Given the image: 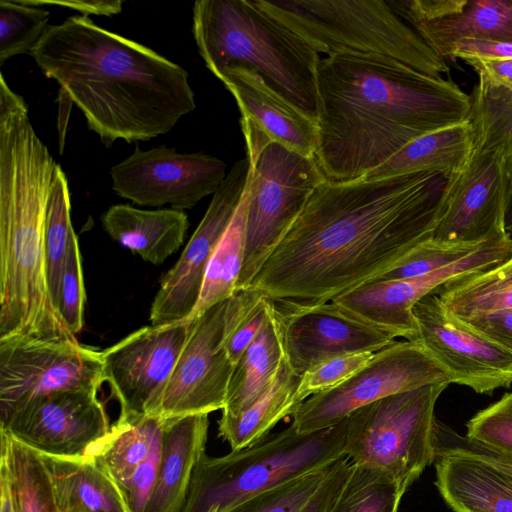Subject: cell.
I'll return each mask as SVG.
<instances>
[{"label": "cell", "instance_id": "cell-1", "mask_svg": "<svg viewBox=\"0 0 512 512\" xmlns=\"http://www.w3.org/2000/svg\"><path fill=\"white\" fill-rule=\"evenodd\" d=\"M447 177L325 180L250 289L273 301L326 303L368 283L433 237Z\"/></svg>", "mask_w": 512, "mask_h": 512}, {"label": "cell", "instance_id": "cell-2", "mask_svg": "<svg viewBox=\"0 0 512 512\" xmlns=\"http://www.w3.org/2000/svg\"><path fill=\"white\" fill-rule=\"evenodd\" d=\"M316 159L330 182L360 180L411 141L469 121L470 95L396 59L355 52L321 58Z\"/></svg>", "mask_w": 512, "mask_h": 512}, {"label": "cell", "instance_id": "cell-3", "mask_svg": "<svg viewBox=\"0 0 512 512\" xmlns=\"http://www.w3.org/2000/svg\"><path fill=\"white\" fill-rule=\"evenodd\" d=\"M30 55L106 147L166 134L196 107L185 69L88 16L50 25Z\"/></svg>", "mask_w": 512, "mask_h": 512}, {"label": "cell", "instance_id": "cell-4", "mask_svg": "<svg viewBox=\"0 0 512 512\" xmlns=\"http://www.w3.org/2000/svg\"><path fill=\"white\" fill-rule=\"evenodd\" d=\"M24 99L0 76V339H76L52 305L45 218L57 169Z\"/></svg>", "mask_w": 512, "mask_h": 512}, {"label": "cell", "instance_id": "cell-5", "mask_svg": "<svg viewBox=\"0 0 512 512\" xmlns=\"http://www.w3.org/2000/svg\"><path fill=\"white\" fill-rule=\"evenodd\" d=\"M192 21L198 52L212 74L248 68L317 122L321 57L304 39L253 0H198Z\"/></svg>", "mask_w": 512, "mask_h": 512}, {"label": "cell", "instance_id": "cell-6", "mask_svg": "<svg viewBox=\"0 0 512 512\" xmlns=\"http://www.w3.org/2000/svg\"><path fill=\"white\" fill-rule=\"evenodd\" d=\"M347 418L326 429L299 433L290 425L239 451L206 453L193 473L182 512L226 510L245 499L306 473L331 466L345 455Z\"/></svg>", "mask_w": 512, "mask_h": 512}, {"label": "cell", "instance_id": "cell-7", "mask_svg": "<svg viewBox=\"0 0 512 512\" xmlns=\"http://www.w3.org/2000/svg\"><path fill=\"white\" fill-rule=\"evenodd\" d=\"M255 3L319 54H377L433 77L449 72L446 61L393 11L387 1L255 0Z\"/></svg>", "mask_w": 512, "mask_h": 512}, {"label": "cell", "instance_id": "cell-8", "mask_svg": "<svg viewBox=\"0 0 512 512\" xmlns=\"http://www.w3.org/2000/svg\"><path fill=\"white\" fill-rule=\"evenodd\" d=\"M449 383L390 395L347 418L345 455L409 488L434 463L436 402Z\"/></svg>", "mask_w": 512, "mask_h": 512}, {"label": "cell", "instance_id": "cell-9", "mask_svg": "<svg viewBox=\"0 0 512 512\" xmlns=\"http://www.w3.org/2000/svg\"><path fill=\"white\" fill-rule=\"evenodd\" d=\"M247 155L245 250L237 291L250 288L314 190L326 180L316 157L277 142L247 149Z\"/></svg>", "mask_w": 512, "mask_h": 512}, {"label": "cell", "instance_id": "cell-10", "mask_svg": "<svg viewBox=\"0 0 512 512\" xmlns=\"http://www.w3.org/2000/svg\"><path fill=\"white\" fill-rule=\"evenodd\" d=\"M449 383L442 367L416 341H394L342 384L306 399L292 415L299 433L334 426L357 409L429 384Z\"/></svg>", "mask_w": 512, "mask_h": 512}, {"label": "cell", "instance_id": "cell-11", "mask_svg": "<svg viewBox=\"0 0 512 512\" xmlns=\"http://www.w3.org/2000/svg\"><path fill=\"white\" fill-rule=\"evenodd\" d=\"M104 381L102 352L76 339H0V414L39 395L99 390Z\"/></svg>", "mask_w": 512, "mask_h": 512}, {"label": "cell", "instance_id": "cell-12", "mask_svg": "<svg viewBox=\"0 0 512 512\" xmlns=\"http://www.w3.org/2000/svg\"><path fill=\"white\" fill-rule=\"evenodd\" d=\"M512 256V237L495 231L473 252L430 274L411 279L366 283L331 301L353 317L407 341L417 338L413 307L441 285L487 270Z\"/></svg>", "mask_w": 512, "mask_h": 512}, {"label": "cell", "instance_id": "cell-13", "mask_svg": "<svg viewBox=\"0 0 512 512\" xmlns=\"http://www.w3.org/2000/svg\"><path fill=\"white\" fill-rule=\"evenodd\" d=\"M226 164L203 152L180 153L165 145L134 152L111 167L112 190L139 206L182 210L214 194L227 176Z\"/></svg>", "mask_w": 512, "mask_h": 512}, {"label": "cell", "instance_id": "cell-14", "mask_svg": "<svg viewBox=\"0 0 512 512\" xmlns=\"http://www.w3.org/2000/svg\"><path fill=\"white\" fill-rule=\"evenodd\" d=\"M416 342L445 371L450 384L492 394L512 384V353L480 334L432 293L413 307Z\"/></svg>", "mask_w": 512, "mask_h": 512}, {"label": "cell", "instance_id": "cell-15", "mask_svg": "<svg viewBox=\"0 0 512 512\" xmlns=\"http://www.w3.org/2000/svg\"><path fill=\"white\" fill-rule=\"evenodd\" d=\"M97 394L69 390L32 397L0 414V429L41 454L83 458L111 428Z\"/></svg>", "mask_w": 512, "mask_h": 512}, {"label": "cell", "instance_id": "cell-16", "mask_svg": "<svg viewBox=\"0 0 512 512\" xmlns=\"http://www.w3.org/2000/svg\"><path fill=\"white\" fill-rule=\"evenodd\" d=\"M227 300L195 318L163 392L146 415L169 419L224 408L234 369L223 344Z\"/></svg>", "mask_w": 512, "mask_h": 512}, {"label": "cell", "instance_id": "cell-17", "mask_svg": "<svg viewBox=\"0 0 512 512\" xmlns=\"http://www.w3.org/2000/svg\"><path fill=\"white\" fill-rule=\"evenodd\" d=\"M196 319L142 327L102 351L104 380L121 417L143 415L163 392Z\"/></svg>", "mask_w": 512, "mask_h": 512}, {"label": "cell", "instance_id": "cell-18", "mask_svg": "<svg viewBox=\"0 0 512 512\" xmlns=\"http://www.w3.org/2000/svg\"><path fill=\"white\" fill-rule=\"evenodd\" d=\"M250 173L248 155L238 160L212 200L184 251L164 275L150 309L151 325L188 319L200 298L209 261L244 196Z\"/></svg>", "mask_w": 512, "mask_h": 512}, {"label": "cell", "instance_id": "cell-19", "mask_svg": "<svg viewBox=\"0 0 512 512\" xmlns=\"http://www.w3.org/2000/svg\"><path fill=\"white\" fill-rule=\"evenodd\" d=\"M272 304L285 358L299 376L326 360L375 353L395 341L390 333L353 317L332 301L272 300Z\"/></svg>", "mask_w": 512, "mask_h": 512}, {"label": "cell", "instance_id": "cell-20", "mask_svg": "<svg viewBox=\"0 0 512 512\" xmlns=\"http://www.w3.org/2000/svg\"><path fill=\"white\" fill-rule=\"evenodd\" d=\"M507 176L503 146L474 150L468 162L447 177L435 239L479 243L505 228Z\"/></svg>", "mask_w": 512, "mask_h": 512}, {"label": "cell", "instance_id": "cell-21", "mask_svg": "<svg viewBox=\"0 0 512 512\" xmlns=\"http://www.w3.org/2000/svg\"><path fill=\"white\" fill-rule=\"evenodd\" d=\"M443 60L462 40L512 43V0H388Z\"/></svg>", "mask_w": 512, "mask_h": 512}, {"label": "cell", "instance_id": "cell-22", "mask_svg": "<svg viewBox=\"0 0 512 512\" xmlns=\"http://www.w3.org/2000/svg\"><path fill=\"white\" fill-rule=\"evenodd\" d=\"M216 77L238 104L241 128L302 155L315 157L317 122L271 89L257 73L236 67L226 69Z\"/></svg>", "mask_w": 512, "mask_h": 512}, {"label": "cell", "instance_id": "cell-23", "mask_svg": "<svg viewBox=\"0 0 512 512\" xmlns=\"http://www.w3.org/2000/svg\"><path fill=\"white\" fill-rule=\"evenodd\" d=\"M208 428V414L163 419L159 473L144 512H182Z\"/></svg>", "mask_w": 512, "mask_h": 512}, {"label": "cell", "instance_id": "cell-24", "mask_svg": "<svg viewBox=\"0 0 512 512\" xmlns=\"http://www.w3.org/2000/svg\"><path fill=\"white\" fill-rule=\"evenodd\" d=\"M104 230L121 246L152 264H162L183 244L189 221L182 210L109 207L101 216Z\"/></svg>", "mask_w": 512, "mask_h": 512}, {"label": "cell", "instance_id": "cell-25", "mask_svg": "<svg viewBox=\"0 0 512 512\" xmlns=\"http://www.w3.org/2000/svg\"><path fill=\"white\" fill-rule=\"evenodd\" d=\"M435 485L454 512H512V481L484 462L436 454Z\"/></svg>", "mask_w": 512, "mask_h": 512}, {"label": "cell", "instance_id": "cell-26", "mask_svg": "<svg viewBox=\"0 0 512 512\" xmlns=\"http://www.w3.org/2000/svg\"><path fill=\"white\" fill-rule=\"evenodd\" d=\"M42 455L57 512H131L123 491L96 458Z\"/></svg>", "mask_w": 512, "mask_h": 512}, {"label": "cell", "instance_id": "cell-27", "mask_svg": "<svg viewBox=\"0 0 512 512\" xmlns=\"http://www.w3.org/2000/svg\"><path fill=\"white\" fill-rule=\"evenodd\" d=\"M474 151V131L469 121L427 133L400 149L360 180L434 172H458Z\"/></svg>", "mask_w": 512, "mask_h": 512}, {"label": "cell", "instance_id": "cell-28", "mask_svg": "<svg viewBox=\"0 0 512 512\" xmlns=\"http://www.w3.org/2000/svg\"><path fill=\"white\" fill-rule=\"evenodd\" d=\"M300 378L284 357L270 386L250 407L237 416H221L218 433L231 451L258 443L279 421L295 413L303 403L298 395Z\"/></svg>", "mask_w": 512, "mask_h": 512}, {"label": "cell", "instance_id": "cell-29", "mask_svg": "<svg viewBox=\"0 0 512 512\" xmlns=\"http://www.w3.org/2000/svg\"><path fill=\"white\" fill-rule=\"evenodd\" d=\"M284 357L270 299L262 328L234 365L221 416H237L250 407L270 386Z\"/></svg>", "mask_w": 512, "mask_h": 512}, {"label": "cell", "instance_id": "cell-30", "mask_svg": "<svg viewBox=\"0 0 512 512\" xmlns=\"http://www.w3.org/2000/svg\"><path fill=\"white\" fill-rule=\"evenodd\" d=\"M162 421L159 417L146 414L119 416L109 433L92 446L85 456L96 458L124 491L136 469L147 457Z\"/></svg>", "mask_w": 512, "mask_h": 512}, {"label": "cell", "instance_id": "cell-31", "mask_svg": "<svg viewBox=\"0 0 512 512\" xmlns=\"http://www.w3.org/2000/svg\"><path fill=\"white\" fill-rule=\"evenodd\" d=\"M433 293L460 318L512 308V256L495 267L453 279Z\"/></svg>", "mask_w": 512, "mask_h": 512}, {"label": "cell", "instance_id": "cell-32", "mask_svg": "<svg viewBox=\"0 0 512 512\" xmlns=\"http://www.w3.org/2000/svg\"><path fill=\"white\" fill-rule=\"evenodd\" d=\"M1 453L10 475L16 512H57L51 476L41 453L0 429Z\"/></svg>", "mask_w": 512, "mask_h": 512}, {"label": "cell", "instance_id": "cell-33", "mask_svg": "<svg viewBox=\"0 0 512 512\" xmlns=\"http://www.w3.org/2000/svg\"><path fill=\"white\" fill-rule=\"evenodd\" d=\"M247 199L248 183L242 201L209 261L200 298L188 319L198 318L237 292L245 250Z\"/></svg>", "mask_w": 512, "mask_h": 512}, {"label": "cell", "instance_id": "cell-34", "mask_svg": "<svg viewBox=\"0 0 512 512\" xmlns=\"http://www.w3.org/2000/svg\"><path fill=\"white\" fill-rule=\"evenodd\" d=\"M73 232L68 181L58 165L48 197L44 234L48 289L57 313L64 258Z\"/></svg>", "mask_w": 512, "mask_h": 512}, {"label": "cell", "instance_id": "cell-35", "mask_svg": "<svg viewBox=\"0 0 512 512\" xmlns=\"http://www.w3.org/2000/svg\"><path fill=\"white\" fill-rule=\"evenodd\" d=\"M407 490L382 471L352 463L331 512H398Z\"/></svg>", "mask_w": 512, "mask_h": 512}, {"label": "cell", "instance_id": "cell-36", "mask_svg": "<svg viewBox=\"0 0 512 512\" xmlns=\"http://www.w3.org/2000/svg\"><path fill=\"white\" fill-rule=\"evenodd\" d=\"M470 98L474 150L502 146L512 136V97L478 80Z\"/></svg>", "mask_w": 512, "mask_h": 512}, {"label": "cell", "instance_id": "cell-37", "mask_svg": "<svg viewBox=\"0 0 512 512\" xmlns=\"http://www.w3.org/2000/svg\"><path fill=\"white\" fill-rule=\"evenodd\" d=\"M50 13L23 0L0 1V64L33 50L46 30Z\"/></svg>", "mask_w": 512, "mask_h": 512}, {"label": "cell", "instance_id": "cell-38", "mask_svg": "<svg viewBox=\"0 0 512 512\" xmlns=\"http://www.w3.org/2000/svg\"><path fill=\"white\" fill-rule=\"evenodd\" d=\"M269 305V298L250 288L227 300L223 344L234 365L262 328Z\"/></svg>", "mask_w": 512, "mask_h": 512}, {"label": "cell", "instance_id": "cell-39", "mask_svg": "<svg viewBox=\"0 0 512 512\" xmlns=\"http://www.w3.org/2000/svg\"><path fill=\"white\" fill-rule=\"evenodd\" d=\"M483 241L453 243L431 237L415 245L368 283L411 279L430 274L467 256Z\"/></svg>", "mask_w": 512, "mask_h": 512}, {"label": "cell", "instance_id": "cell-40", "mask_svg": "<svg viewBox=\"0 0 512 512\" xmlns=\"http://www.w3.org/2000/svg\"><path fill=\"white\" fill-rule=\"evenodd\" d=\"M331 466L285 481L218 512H299L317 490Z\"/></svg>", "mask_w": 512, "mask_h": 512}, {"label": "cell", "instance_id": "cell-41", "mask_svg": "<svg viewBox=\"0 0 512 512\" xmlns=\"http://www.w3.org/2000/svg\"><path fill=\"white\" fill-rule=\"evenodd\" d=\"M85 301L80 247L77 236L73 232L61 274L58 314L66 329L74 336L83 328Z\"/></svg>", "mask_w": 512, "mask_h": 512}, {"label": "cell", "instance_id": "cell-42", "mask_svg": "<svg viewBox=\"0 0 512 512\" xmlns=\"http://www.w3.org/2000/svg\"><path fill=\"white\" fill-rule=\"evenodd\" d=\"M466 437L512 455V392L478 411L466 424Z\"/></svg>", "mask_w": 512, "mask_h": 512}, {"label": "cell", "instance_id": "cell-43", "mask_svg": "<svg viewBox=\"0 0 512 512\" xmlns=\"http://www.w3.org/2000/svg\"><path fill=\"white\" fill-rule=\"evenodd\" d=\"M374 353H355L326 360L301 375L298 395L304 402L309 397L328 391L353 376L365 366Z\"/></svg>", "mask_w": 512, "mask_h": 512}, {"label": "cell", "instance_id": "cell-44", "mask_svg": "<svg viewBox=\"0 0 512 512\" xmlns=\"http://www.w3.org/2000/svg\"><path fill=\"white\" fill-rule=\"evenodd\" d=\"M435 451L436 454L464 455L480 460L512 481V455L501 453L462 436L437 419L435 421Z\"/></svg>", "mask_w": 512, "mask_h": 512}, {"label": "cell", "instance_id": "cell-45", "mask_svg": "<svg viewBox=\"0 0 512 512\" xmlns=\"http://www.w3.org/2000/svg\"><path fill=\"white\" fill-rule=\"evenodd\" d=\"M163 420V419H162ZM163 444V421L156 432L150 451L123 491L131 512H144L157 481Z\"/></svg>", "mask_w": 512, "mask_h": 512}, {"label": "cell", "instance_id": "cell-46", "mask_svg": "<svg viewBox=\"0 0 512 512\" xmlns=\"http://www.w3.org/2000/svg\"><path fill=\"white\" fill-rule=\"evenodd\" d=\"M351 464L347 456L336 461L299 512H331L346 483Z\"/></svg>", "mask_w": 512, "mask_h": 512}, {"label": "cell", "instance_id": "cell-47", "mask_svg": "<svg viewBox=\"0 0 512 512\" xmlns=\"http://www.w3.org/2000/svg\"><path fill=\"white\" fill-rule=\"evenodd\" d=\"M461 319L471 328L512 353V308Z\"/></svg>", "mask_w": 512, "mask_h": 512}, {"label": "cell", "instance_id": "cell-48", "mask_svg": "<svg viewBox=\"0 0 512 512\" xmlns=\"http://www.w3.org/2000/svg\"><path fill=\"white\" fill-rule=\"evenodd\" d=\"M463 61L473 68L479 81L512 97V59L470 57Z\"/></svg>", "mask_w": 512, "mask_h": 512}, {"label": "cell", "instance_id": "cell-49", "mask_svg": "<svg viewBox=\"0 0 512 512\" xmlns=\"http://www.w3.org/2000/svg\"><path fill=\"white\" fill-rule=\"evenodd\" d=\"M470 57L512 59V43L482 40H462L453 44L446 59L464 60Z\"/></svg>", "mask_w": 512, "mask_h": 512}, {"label": "cell", "instance_id": "cell-50", "mask_svg": "<svg viewBox=\"0 0 512 512\" xmlns=\"http://www.w3.org/2000/svg\"><path fill=\"white\" fill-rule=\"evenodd\" d=\"M31 5H59L82 13L83 16L98 15L111 17L122 11L121 0H23Z\"/></svg>", "mask_w": 512, "mask_h": 512}, {"label": "cell", "instance_id": "cell-51", "mask_svg": "<svg viewBox=\"0 0 512 512\" xmlns=\"http://www.w3.org/2000/svg\"><path fill=\"white\" fill-rule=\"evenodd\" d=\"M504 151L505 171L507 176V207L505 228L512 233V136L502 145Z\"/></svg>", "mask_w": 512, "mask_h": 512}, {"label": "cell", "instance_id": "cell-52", "mask_svg": "<svg viewBox=\"0 0 512 512\" xmlns=\"http://www.w3.org/2000/svg\"><path fill=\"white\" fill-rule=\"evenodd\" d=\"M0 489V512H16L9 471L2 460H0Z\"/></svg>", "mask_w": 512, "mask_h": 512}, {"label": "cell", "instance_id": "cell-53", "mask_svg": "<svg viewBox=\"0 0 512 512\" xmlns=\"http://www.w3.org/2000/svg\"><path fill=\"white\" fill-rule=\"evenodd\" d=\"M208 512H218V507H212Z\"/></svg>", "mask_w": 512, "mask_h": 512}]
</instances>
